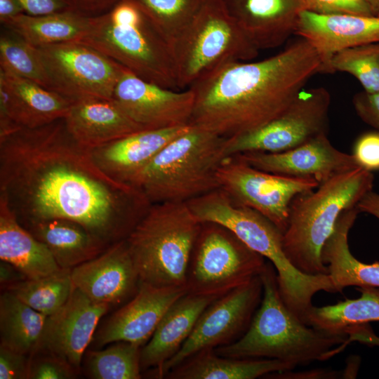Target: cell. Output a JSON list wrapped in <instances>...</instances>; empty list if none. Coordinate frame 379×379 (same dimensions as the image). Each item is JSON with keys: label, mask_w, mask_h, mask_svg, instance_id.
<instances>
[{"label": "cell", "mask_w": 379, "mask_h": 379, "mask_svg": "<svg viewBox=\"0 0 379 379\" xmlns=\"http://www.w3.org/2000/svg\"><path fill=\"white\" fill-rule=\"evenodd\" d=\"M0 69L48 89V81L38 48L4 26H1L0 34Z\"/></svg>", "instance_id": "cell-35"}, {"label": "cell", "mask_w": 379, "mask_h": 379, "mask_svg": "<svg viewBox=\"0 0 379 379\" xmlns=\"http://www.w3.org/2000/svg\"><path fill=\"white\" fill-rule=\"evenodd\" d=\"M36 48L49 90L72 102L91 98L112 100L124 67L79 41Z\"/></svg>", "instance_id": "cell-12"}, {"label": "cell", "mask_w": 379, "mask_h": 379, "mask_svg": "<svg viewBox=\"0 0 379 379\" xmlns=\"http://www.w3.org/2000/svg\"><path fill=\"white\" fill-rule=\"evenodd\" d=\"M359 166L368 171L379 170V131H368L356 140L353 152Z\"/></svg>", "instance_id": "cell-40"}, {"label": "cell", "mask_w": 379, "mask_h": 379, "mask_svg": "<svg viewBox=\"0 0 379 379\" xmlns=\"http://www.w3.org/2000/svg\"><path fill=\"white\" fill-rule=\"evenodd\" d=\"M262 291L259 275L213 301L201 313L179 351L155 376L164 378L168 371L199 351L214 350L240 338L260 305Z\"/></svg>", "instance_id": "cell-14"}, {"label": "cell", "mask_w": 379, "mask_h": 379, "mask_svg": "<svg viewBox=\"0 0 379 379\" xmlns=\"http://www.w3.org/2000/svg\"><path fill=\"white\" fill-rule=\"evenodd\" d=\"M322 65L302 38L262 60L227 62L189 87L194 95L189 126L225 138L256 129L279 116Z\"/></svg>", "instance_id": "cell-2"}, {"label": "cell", "mask_w": 379, "mask_h": 379, "mask_svg": "<svg viewBox=\"0 0 379 379\" xmlns=\"http://www.w3.org/2000/svg\"><path fill=\"white\" fill-rule=\"evenodd\" d=\"M141 346L125 341L88 354V373L94 379H139L141 378Z\"/></svg>", "instance_id": "cell-36"}, {"label": "cell", "mask_w": 379, "mask_h": 379, "mask_svg": "<svg viewBox=\"0 0 379 379\" xmlns=\"http://www.w3.org/2000/svg\"><path fill=\"white\" fill-rule=\"evenodd\" d=\"M217 298L187 293L167 310L150 339L141 348V370L153 368L154 376L180 349L204 310Z\"/></svg>", "instance_id": "cell-25"}, {"label": "cell", "mask_w": 379, "mask_h": 379, "mask_svg": "<svg viewBox=\"0 0 379 379\" xmlns=\"http://www.w3.org/2000/svg\"><path fill=\"white\" fill-rule=\"evenodd\" d=\"M6 288L21 301L48 317L65 305L74 287L71 270L61 269L46 277L9 284Z\"/></svg>", "instance_id": "cell-33"}, {"label": "cell", "mask_w": 379, "mask_h": 379, "mask_svg": "<svg viewBox=\"0 0 379 379\" xmlns=\"http://www.w3.org/2000/svg\"><path fill=\"white\" fill-rule=\"evenodd\" d=\"M171 46L188 27L205 0H128Z\"/></svg>", "instance_id": "cell-34"}, {"label": "cell", "mask_w": 379, "mask_h": 379, "mask_svg": "<svg viewBox=\"0 0 379 379\" xmlns=\"http://www.w3.org/2000/svg\"><path fill=\"white\" fill-rule=\"evenodd\" d=\"M22 226L48 247L61 269L72 270L108 247L81 225L67 219L32 222Z\"/></svg>", "instance_id": "cell-29"}, {"label": "cell", "mask_w": 379, "mask_h": 379, "mask_svg": "<svg viewBox=\"0 0 379 379\" xmlns=\"http://www.w3.org/2000/svg\"><path fill=\"white\" fill-rule=\"evenodd\" d=\"M43 356L30 359L28 378L69 379L76 376V370L60 357L46 352Z\"/></svg>", "instance_id": "cell-38"}, {"label": "cell", "mask_w": 379, "mask_h": 379, "mask_svg": "<svg viewBox=\"0 0 379 379\" xmlns=\"http://www.w3.org/2000/svg\"><path fill=\"white\" fill-rule=\"evenodd\" d=\"M120 0H67L74 11L95 16L109 11Z\"/></svg>", "instance_id": "cell-44"}, {"label": "cell", "mask_w": 379, "mask_h": 379, "mask_svg": "<svg viewBox=\"0 0 379 379\" xmlns=\"http://www.w3.org/2000/svg\"><path fill=\"white\" fill-rule=\"evenodd\" d=\"M360 213H366L379 220V194L373 190L368 192L357 206Z\"/></svg>", "instance_id": "cell-46"}, {"label": "cell", "mask_w": 379, "mask_h": 379, "mask_svg": "<svg viewBox=\"0 0 379 379\" xmlns=\"http://www.w3.org/2000/svg\"><path fill=\"white\" fill-rule=\"evenodd\" d=\"M369 7L373 16L379 17V0H363Z\"/></svg>", "instance_id": "cell-50"}, {"label": "cell", "mask_w": 379, "mask_h": 379, "mask_svg": "<svg viewBox=\"0 0 379 379\" xmlns=\"http://www.w3.org/2000/svg\"><path fill=\"white\" fill-rule=\"evenodd\" d=\"M366 325V324H364L353 326L350 331V334L354 340L366 344L379 346V337L376 336Z\"/></svg>", "instance_id": "cell-49"}, {"label": "cell", "mask_w": 379, "mask_h": 379, "mask_svg": "<svg viewBox=\"0 0 379 379\" xmlns=\"http://www.w3.org/2000/svg\"><path fill=\"white\" fill-rule=\"evenodd\" d=\"M47 316L36 311L8 291L0 298L1 344L25 354H34Z\"/></svg>", "instance_id": "cell-31"}, {"label": "cell", "mask_w": 379, "mask_h": 379, "mask_svg": "<svg viewBox=\"0 0 379 379\" xmlns=\"http://www.w3.org/2000/svg\"><path fill=\"white\" fill-rule=\"evenodd\" d=\"M26 279V277L13 265L1 260L0 281L1 284L8 286Z\"/></svg>", "instance_id": "cell-47"}, {"label": "cell", "mask_w": 379, "mask_h": 379, "mask_svg": "<svg viewBox=\"0 0 379 379\" xmlns=\"http://www.w3.org/2000/svg\"><path fill=\"white\" fill-rule=\"evenodd\" d=\"M112 100L147 130L189 126L194 95L190 88L177 91L145 81L124 68Z\"/></svg>", "instance_id": "cell-15"}, {"label": "cell", "mask_w": 379, "mask_h": 379, "mask_svg": "<svg viewBox=\"0 0 379 379\" xmlns=\"http://www.w3.org/2000/svg\"><path fill=\"white\" fill-rule=\"evenodd\" d=\"M341 72L354 77L368 93L379 91V42L350 48L331 58L326 73Z\"/></svg>", "instance_id": "cell-37"}, {"label": "cell", "mask_w": 379, "mask_h": 379, "mask_svg": "<svg viewBox=\"0 0 379 379\" xmlns=\"http://www.w3.org/2000/svg\"><path fill=\"white\" fill-rule=\"evenodd\" d=\"M201 227L185 202L152 204L126 239L140 281L186 287L187 267Z\"/></svg>", "instance_id": "cell-7"}, {"label": "cell", "mask_w": 379, "mask_h": 379, "mask_svg": "<svg viewBox=\"0 0 379 379\" xmlns=\"http://www.w3.org/2000/svg\"><path fill=\"white\" fill-rule=\"evenodd\" d=\"M352 105L358 117L379 131V91H361L352 98Z\"/></svg>", "instance_id": "cell-42"}, {"label": "cell", "mask_w": 379, "mask_h": 379, "mask_svg": "<svg viewBox=\"0 0 379 379\" xmlns=\"http://www.w3.org/2000/svg\"><path fill=\"white\" fill-rule=\"evenodd\" d=\"M73 102L40 84L0 69V138L64 119Z\"/></svg>", "instance_id": "cell-18"}, {"label": "cell", "mask_w": 379, "mask_h": 379, "mask_svg": "<svg viewBox=\"0 0 379 379\" xmlns=\"http://www.w3.org/2000/svg\"><path fill=\"white\" fill-rule=\"evenodd\" d=\"M359 213L357 206L344 211L321 250L322 262L336 293L349 286L379 288V262H362L350 250L348 234Z\"/></svg>", "instance_id": "cell-26"}, {"label": "cell", "mask_w": 379, "mask_h": 379, "mask_svg": "<svg viewBox=\"0 0 379 379\" xmlns=\"http://www.w3.org/2000/svg\"><path fill=\"white\" fill-rule=\"evenodd\" d=\"M187 293L186 287H159L140 281L133 298L101 328L98 344L125 341L142 347L169 307Z\"/></svg>", "instance_id": "cell-19"}, {"label": "cell", "mask_w": 379, "mask_h": 379, "mask_svg": "<svg viewBox=\"0 0 379 379\" xmlns=\"http://www.w3.org/2000/svg\"><path fill=\"white\" fill-rule=\"evenodd\" d=\"M201 222L222 225L244 244L267 258L277 271L281 296L288 309L305 323L313 306L314 295L321 291L336 293L328 274H308L298 270L286 257L283 233L259 212L236 202L218 188L186 202Z\"/></svg>", "instance_id": "cell-4"}, {"label": "cell", "mask_w": 379, "mask_h": 379, "mask_svg": "<svg viewBox=\"0 0 379 379\" xmlns=\"http://www.w3.org/2000/svg\"><path fill=\"white\" fill-rule=\"evenodd\" d=\"M64 121L74 139L89 149L147 130L128 117L112 100L106 99L73 102Z\"/></svg>", "instance_id": "cell-24"}, {"label": "cell", "mask_w": 379, "mask_h": 379, "mask_svg": "<svg viewBox=\"0 0 379 379\" xmlns=\"http://www.w3.org/2000/svg\"><path fill=\"white\" fill-rule=\"evenodd\" d=\"M265 264L230 230L203 222L187 267V293L218 298L259 276Z\"/></svg>", "instance_id": "cell-10"}, {"label": "cell", "mask_w": 379, "mask_h": 379, "mask_svg": "<svg viewBox=\"0 0 379 379\" xmlns=\"http://www.w3.org/2000/svg\"><path fill=\"white\" fill-rule=\"evenodd\" d=\"M372 172L358 167L321 183L293 199L283 248L290 262L308 274H328L321 260L322 248L341 213L354 208L373 190Z\"/></svg>", "instance_id": "cell-5"}, {"label": "cell", "mask_w": 379, "mask_h": 379, "mask_svg": "<svg viewBox=\"0 0 379 379\" xmlns=\"http://www.w3.org/2000/svg\"><path fill=\"white\" fill-rule=\"evenodd\" d=\"M296 366L272 359H239L217 354L213 349L204 350L190 357L168 371L170 379H254Z\"/></svg>", "instance_id": "cell-28"}, {"label": "cell", "mask_w": 379, "mask_h": 379, "mask_svg": "<svg viewBox=\"0 0 379 379\" xmlns=\"http://www.w3.org/2000/svg\"><path fill=\"white\" fill-rule=\"evenodd\" d=\"M225 138L190 126L166 145L133 186L152 204L187 202L220 187L216 173L226 158Z\"/></svg>", "instance_id": "cell-6"}, {"label": "cell", "mask_w": 379, "mask_h": 379, "mask_svg": "<svg viewBox=\"0 0 379 379\" xmlns=\"http://www.w3.org/2000/svg\"><path fill=\"white\" fill-rule=\"evenodd\" d=\"M92 16L74 10L44 15H18L1 23L36 47L79 41L87 33Z\"/></svg>", "instance_id": "cell-30"}, {"label": "cell", "mask_w": 379, "mask_h": 379, "mask_svg": "<svg viewBox=\"0 0 379 379\" xmlns=\"http://www.w3.org/2000/svg\"><path fill=\"white\" fill-rule=\"evenodd\" d=\"M305 11L319 14L351 13L373 16L363 0H301Z\"/></svg>", "instance_id": "cell-39"}, {"label": "cell", "mask_w": 379, "mask_h": 379, "mask_svg": "<svg viewBox=\"0 0 379 379\" xmlns=\"http://www.w3.org/2000/svg\"><path fill=\"white\" fill-rule=\"evenodd\" d=\"M74 288L91 300L109 305L137 292L140 278L126 239L108 246L97 257L71 270Z\"/></svg>", "instance_id": "cell-20"}, {"label": "cell", "mask_w": 379, "mask_h": 379, "mask_svg": "<svg viewBox=\"0 0 379 379\" xmlns=\"http://www.w3.org/2000/svg\"><path fill=\"white\" fill-rule=\"evenodd\" d=\"M258 53L222 0H205L173 47L178 88H188L225 63L249 61Z\"/></svg>", "instance_id": "cell-9"}, {"label": "cell", "mask_w": 379, "mask_h": 379, "mask_svg": "<svg viewBox=\"0 0 379 379\" xmlns=\"http://www.w3.org/2000/svg\"><path fill=\"white\" fill-rule=\"evenodd\" d=\"M25 13L44 15L73 10L67 0H20Z\"/></svg>", "instance_id": "cell-43"}, {"label": "cell", "mask_w": 379, "mask_h": 379, "mask_svg": "<svg viewBox=\"0 0 379 379\" xmlns=\"http://www.w3.org/2000/svg\"><path fill=\"white\" fill-rule=\"evenodd\" d=\"M189 126L138 131L91 149V154L97 166L107 175L133 185L155 156Z\"/></svg>", "instance_id": "cell-23"}, {"label": "cell", "mask_w": 379, "mask_h": 379, "mask_svg": "<svg viewBox=\"0 0 379 379\" xmlns=\"http://www.w3.org/2000/svg\"><path fill=\"white\" fill-rule=\"evenodd\" d=\"M0 259L27 279H38L61 270L48 247L18 221L0 198Z\"/></svg>", "instance_id": "cell-27"}, {"label": "cell", "mask_w": 379, "mask_h": 379, "mask_svg": "<svg viewBox=\"0 0 379 379\" xmlns=\"http://www.w3.org/2000/svg\"><path fill=\"white\" fill-rule=\"evenodd\" d=\"M294 34L305 39L321 58L322 72L335 53L379 42V17L351 13L319 14L302 11Z\"/></svg>", "instance_id": "cell-21"}, {"label": "cell", "mask_w": 379, "mask_h": 379, "mask_svg": "<svg viewBox=\"0 0 379 379\" xmlns=\"http://www.w3.org/2000/svg\"><path fill=\"white\" fill-rule=\"evenodd\" d=\"M109 305L95 302L74 288L65 305L47 317L34 352H46L69 363L76 371L98 324Z\"/></svg>", "instance_id": "cell-16"}, {"label": "cell", "mask_w": 379, "mask_h": 379, "mask_svg": "<svg viewBox=\"0 0 379 379\" xmlns=\"http://www.w3.org/2000/svg\"><path fill=\"white\" fill-rule=\"evenodd\" d=\"M79 42L95 48L141 79L178 88L173 51L145 15L128 0L92 16Z\"/></svg>", "instance_id": "cell-8"}, {"label": "cell", "mask_w": 379, "mask_h": 379, "mask_svg": "<svg viewBox=\"0 0 379 379\" xmlns=\"http://www.w3.org/2000/svg\"><path fill=\"white\" fill-rule=\"evenodd\" d=\"M0 198L22 225L67 219L107 246L126 239L152 204L104 173L64 119L0 138Z\"/></svg>", "instance_id": "cell-1"}, {"label": "cell", "mask_w": 379, "mask_h": 379, "mask_svg": "<svg viewBox=\"0 0 379 379\" xmlns=\"http://www.w3.org/2000/svg\"><path fill=\"white\" fill-rule=\"evenodd\" d=\"M266 376H274L272 378L299 379V378H336L340 373L326 369H315L303 372H295L293 370L272 373Z\"/></svg>", "instance_id": "cell-45"}, {"label": "cell", "mask_w": 379, "mask_h": 379, "mask_svg": "<svg viewBox=\"0 0 379 379\" xmlns=\"http://www.w3.org/2000/svg\"><path fill=\"white\" fill-rule=\"evenodd\" d=\"M22 13H25L20 0H0L1 24Z\"/></svg>", "instance_id": "cell-48"}, {"label": "cell", "mask_w": 379, "mask_h": 379, "mask_svg": "<svg viewBox=\"0 0 379 379\" xmlns=\"http://www.w3.org/2000/svg\"><path fill=\"white\" fill-rule=\"evenodd\" d=\"M327 135H321L285 152H248L237 156L258 169L291 178L313 180L319 184L361 167L352 154L335 148Z\"/></svg>", "instance_id": "cell-17"}, {"label": "cell", "mask_w": 379, "mask_h": 379, "mask_svg": "<svg viewBox=\"0 0 379 379\" xmlns=\"http://www.w3.org/2000/svg\"><path fill=\"white\" fill-rule=\"evenodd\" d=\"M230 15L260 51L282 45L294 34L301 0H222Z\"/></svg>", "instance_id": "cell-22"}, {"label": "cell", "mask_w": 379, "mask_h": 379, "mask_svg": "<svg viewBox=\"0 0 379 379\" xmlns=\"http://www.w3.org/2000/svg\"><path fill=\"white\" fill-rule=\"evenodd\" d=\"M262 297L249 327L235 342L214 349L220 356L272 359L296 367L326 360L333 348L345 343L347 333H329L308 326L286 305L279 293L277 271L270 262L260 274Z\"/></svg>", "instance_id": "cell-3"}, {"label": "cell", "mask_w": 379, "mask_h": 379, "mask_svg": "<svg viewBox=\"0 0 379 379\" xmlns=\"http://www.w3.org/2000/svg\"><path fill=\"white\" fill-rule=\"evenodd\" d=\"M29 364L27 354L0 344V379L28 378Z\"/></svg>", "instance_id": "cell-41"}, {"label": "cell", "mask_w": 379, "mask_h": 379, "mask_svg": "<svg viewBox=\"0 0 379 379\" xmlns=\"http://www.w3.org/2000/svg\"><path fill=\"white\" fill-rule=\"evenodd\" d=\"M216 176L220 188L236 202L263 215L283 234L288 225L293 199L319 185L313 180L291 178L258 169L237 155L223 160Z\"/></svg>", "instance_id": "cell-13"}, {"label": "cell", "mask_w": 379, "mask_h": 379, "mask_svg": "<svg viewBox=\"0 0 379 379\" xmlns=\"http://www.w3.org/2000/svg\"><path fill=\"white\" fill-rule=\"evenodd\" d=\"M331 95L324 87L302 89L290 105L266 124L225 139L226 157L248 152L277 153L328 134Z\"/></svg>", "instance_id": "cell-11"}, {"label": "cell", "mask_w": 379, "mask_h": 379, "mask_svg": "<svg viewBox=\"0 0 379 379\" xmlns=\"http://www.w3.org/2000/svg\"><path fill=\"white\" fill-rule=\"evenodd\" d=\"M361 295L346 299L335 305L314 307L307 312L305 323L317 329L329 333H347L359 324L379 321V288L359 287Z\"/></svg>", "instance_id": "cell-32"}]
</instances>
